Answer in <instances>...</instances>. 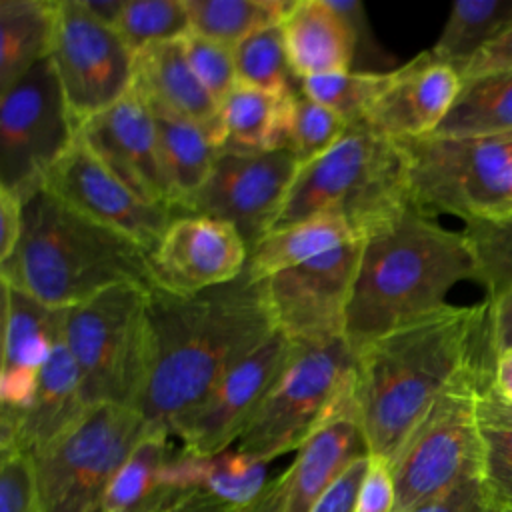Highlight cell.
Masks as SVG:
<instances>
[{
  "label": "cell",
  "mask_w": 512,
  "mask_h": 512,
  "mask_svg": "<svg viewBox=\"0 0 512 512\" xmlns=\"http://www.w3.org/2000/svg\"><path fill=\"white\" fill-rule=\"evenodd\" d=\"M484 380L486 362L480 350L402 444L390 462L396 490L394 512H408L480 476L478 396Z\"/></svg>",
  "instance_id": "cell-6"
},
{
  "label": "cell",
  "mask_w": 512,
  "mask_h": 512,
  "mask_svg": "<svg viewBox=\"0 0 512 512\" xmlns=\"http://www.w3.org/2000/svg\"><path fill=\"white\" fill-rule=\"evenodd\" d=\"M368 468V456L356 460L316 502L312 512H354L358 490Z\"/></svg>",
  "instance_id": "cell-45"
},
{
  "label": "cell",
  "mask_w": 512,
  "mask_h": 512,
  "mask_svg": "<svg viewBox=\"0 0 512 512\" xmlns=\"http://www.w3.org/2000/svg\"><path fill=\"white\" fill-rule=\"evenodd\" d=\"M508 70H512V26L500 38H496L492 44L480 50L462 70L460 78L464 82Z\"/></svg>",
  "instance_id": "cell-47"
},
{
  "label": "cell",
  "mask_w": 512,
  "mask_h": 512,
  "mask_svg": "<svg viewBox=\"0 0 512 512\" xmlns=\"http://www.w3.org/2000/svg\"><path fill=\"white\" fill-rule=\"evenodd\" d=\"M362 240H350L262 282L276 332L300 344L344 338Z\"/></svg>",
  "instance_id": "cell-13"
},
{
  "label": "cell",
  "mask_w": 512,
  "mask_h": 512,
  "mask_svg": "<svg viewBox=\"0 0 512 512\" xmlns=\"http://www.w3.org/2000/svg\"><path fill=\"white\" fill-rule=\"evenodd\" d=\"M298 342L274 332L264 344L230 368L198 408L172 430L182 450L210 456L238 442L258 406L290 362Z\"/></svg>",
  "instance_id": "cell-15"
},
{
  "label": "cell",
  "mask_w": 512,
  "mask_h": 512,
  "mask_svg": "<svg viewBox=\"0 0 512 512\" xmlns=\"http://www.w3.org/2000/svg\"><path fill=\"white\" fill-rule=\"evenodd\" d=\"M170 434L148 428L132 454L114 474L96 512H168L186 494L162 476L172 450Z\"/></svg>",
  "instance_id": "cell-27"
},
{
  "label": "cell",
  "mask_w": 512,
  "mask_h": 512,
  "mask_svg": "<svg viewBox=\"0 0 512 512\" xmlns=\"http://www.w3.org/2000/svg\"><path fill=\"white\" fill-rule=\"evenodd\" d=\"M464 236L476 260L478 282L486 298H494L512 286V214L492 222L464 226Z\"/></svg>",
  "instance_id": "cell-38"
},
{
  "label": "cell",
  "mask_w": 512,
  "mask_h": 512,
  "mask_svg": "<svg viewBox=\"0 0 512 512\" xmlns=\"http://www.w3.org/2000/svg\"><path fill=\"white\" fill-rule=\"evenodd\" d=\"M364 456L368 446L352 394L302 442L292 464L282 472L284 512H312L332 484Z\"/></svg>",
  "instance_id": "cell-21"
},
{
  "label": "cell",
  "mask_w": 512,
  "mask_h": 512,
  "mask_svg": "<svg viewBox=\"0 0 512 512\" xmlns=\"http://www.w3.org/2000/svg\"><path fill=\"white\" fill-rule=\"evenodd\" d=\"M350 240L360 238L354 236L342 216L330 212L316 214L264 236L250 250L246 272L252 280L260 282L282 270L322 256Z\"/></svg>",
  "instance_id": "cell-29"
},
{
  "label": "cell",
  "mask_w": 512,
  "mask_h": 512,
  "mask_svg": "<svg viewBox=\"0 0 512 512\" xmlns=\"http://www.w3.org/2000/svg\"><path fill=\"white\" fill-rule=\"evenodd\" d=\"M486 362L484 388L494 396L512 402V348L492 354Z\"/></svg>",
  "instance_id": "cell-49"
},
{
  "label": "cell",
  "mask_w": 512,
  "mask_h": 512,
  "mask_svg": "<svg viewBox=\"0 0 512 512\" xmlns=\"http://www.w3.org/2000/svg\"><path fill=\"white\" fill-rule=\"evenodd\" d=\"M148 288L120 284L64 310L62 334L88 406H136L148 368Z\"/></svg>",
  "instance_id": "cell-8"
},
{
  "label": "cell",
  "mask_w": 512,
  "mask_h": 512,
  "mask_svg": "<svg viewBox=\"0 0 512 512\" xmlns=\"http://www.w3.org/2000/svg\"><path fill=\"white\" fill-rule=\"evenodd\" d=\"M332 8L346 20L352 40H354V60L356 58H368L374 62H386V52L378 46L364 4L360 0H328Z\"/></svg>",
  "instance_id": "cell-44"
},
{
  "label": "cell",
  "mask_w": 512,
  "mask_h": 512,
  "mask_svg": "<svg viewBox=\"0 0 512 512\" xmlns=\"http://www.w3.org/2000/svg\"><path fill=\"white\" fill-rule=\"evenodd\" d=\"M0 280L54 310L114 286H152L148 252L72 210L46 186L24 200L22 234L0 264Z\"/></svg>",
  "instance_id": "cell-4"
},
{
  "label": "cell",
  "mask_w": 512,
  "mask_h": 512,
  "mask_svg": "<svg viewBox=\"0 0 512 512\" xmlns=\"http://www.w3.org/2000/svg\"><path fill=\"white\" fill-rule=\"evenodd\" d=\"M356 354L346 338L300 344L236 442L246 456L268 464L298 450L354 394Z\"/></svg>",
  "instance_id": "cell-10"
},
{
  "label": "cell",
  "mask_w": 512,
  "mask_h": 512,
  "mask_svg": "<svg viewBox=\"0 0 512 512\" xmlns=\"http://www.w3.org/2000/svg\"><path fill=\"white\" fill-rule=\"evenodd\" d=\"M50 62L80 126L120 102L132 88L134 52L94 18L82 0H58Z\"/></svg>",
  "instance_id": "cell-12"
},
{
  "label": "cell",
  "mask_w": 512,
  "mask_h": 512,
  "mask_svg": "<svg viewBox=\"0 0 512 512\" xmlns=\"http://www.w3.org/2000/svg\"><path fill=\"white\" fill-rule=\"evenodd\" d=\"M392 82V70H348L300 80V92L334 110L348 124H362Z\"/></svg>",
  "instance_id": "cell-35"
},
{
  "label": "cell",
  "mask_w": 512,
  "mask_h": 512,
  "mask_svg": "<svg viewBox=\"0 0 512 512\" xmlns=\"http://www.w3.org/2000/svg\"><path fill=\"white\" fill-rule=\"evenodd\" d=\"M154 118L160 168L172 210L178 216L186 212L188 204L204 188L222 152L212 130L206 126L174 118Z\"/></svg>",
  "instance_id": "cell-28"
},
{
  "label": "cell",
  "mask_w": 512,
  "mask_h": 512,
  "mask_svg": "<svg viewBox=\"0 0 512 512\" xmlns=\"http://www.w3.org/2000/svg\"><path fill=\"white\" fill-rule=\"evenodd\" d=\"M86 408L82 380L60 330L30 404L16 420L0 424V448L34 454L74 424Z\"/></svg>",
  "instance_id": "cell-23"
},
{
  "label": "cell",
  "mask_w": 512,
  "mask_h": 512,
  "mask_svg": "<svg viewBox=\"0 0 512 512\" xmlns=\"http://www.w3.org/2000/svg\"><path fill=\"white\" fill-rule=\"evenodd\" d=\"M486 300L420 316L356 354L354 404L368 456L394 460L446 386L482 350Z\"/></svg>",
  "instance_id": "cell-2"
},
{
  "label": "cell",
  "mask_w": 512,
  "mask_h": 512,
  "mask_svg": "<svg viewBox=\"0 0 512 512\" xmlns=\"http://www.w3.org/2000/svg\"><path fill=\"white\" fill-rule=\"evenodd\" d=\"M350 126L352 124L334 110L298 92L288 116L286 150H290L300 164H306L328 152Z\"/></svg>",
  "instance_id": "cell-37"
},
{
  "label": "cell",
  "mask_w": 512,
  "mask_h": 512,
  "mask_svg": "<svg viewBox=\"0 0 512 512\" xmlns=\"http://www.w3.org/2000/svg\"><path fill=\"white\" fill-rule=\"evenodd\" d=\"M162 476L182 492H208L238 508L254 502L268 484L266 464L238 448L210 456L188 454L180 448L166 460Z\"/></svg>",
  "instance_id": "cell-26"
},
{
  "label": "cell",
  "mask_w": 512,
  "mask_h": 512,
  "mask_svg": "<svg viewBox=\"0 0 512 512\" xmlns=\"http://www.w3.org/2000/svg\"><path fill=\"white\" fill-rule=\"evenodd\" d=\"M146 420L128 406L94 404L46 446L30 454L40 512H96L114 474L146 436Z\"/></svg>",
  "instance_id": "cell-9"
},
{
  "label": "cell",
  "mask_w": 512,
  "mask_h": 512,
  "mask_svg": "<svg viewBox=\"0 0 512 512\" xmlns=\"http://www.w3.org/2000/svg\"><path fill=\"white\" fill-rule=\"evenodd\" d=\"M276 332L262 282L236 280L194 296L148 288V368L134 410L172 436L218 380Z\"/></svg>",
  "instance_id": "cell-1"
},
{
  "label": "cell",
  "mask_w": 512,
  "mask_h": 512,
  "mask_svg": "<svg viewBox=\"0 0 512 512\" xmlns=\"http://www.w3.org/2000/svg\"><path fill=\"white\" fill-rule=\"evenodd\" d=\"M506 348H512V286L494 298H486V322L482 332L484 360Z\"/></svg>",
  "instance_id": "cell-43"
},
{
  "label": "cell",
  "mask_w": 512,
  "mask_h": 512,
  "mask_svg": "<svg viewBox=\"0 0 512 512\" xmlns=\"http://www.w3.org/2000/svg\"><path fill=\"white\" fill-rule=\"evenodd\" d=\"M62 324L64 310L48 308L2 282L0 424L16 420L30 404Z\"/></svg>",
  "instance_id": "cell-19"
},
{
  "label": "cell",
  "mask_w": 512,
  "mask_h": 512,
  "mask_svg": "<svg viewBox=\"0 0 512 512\" xmlns=\"http://www.w3.org/2000/svg\"><path fill=\"white\" fill-rule=\"evenodd\" d=\"M82 4L94 18H98L106 26L114 28L122 14L126 0H82Z\"/></svg>",
  "instance_id": "cell-53"
},
{
  "label": "cell",
  "mask_w": 512,
  "mask_h": 512,
  "mask_svg": "<svg viewBox=\"0 0 512 512\" xmlns=\"http://www.w3.org/2000/svg\"><path fill=\"white\" fill-rule=\"evenodd\" d=\"M398 142L410 202L420 212L458 216L466 224L512 214V142L434 134Z\"/></svg>",
  "instance_id": "cell-7"
},
{
  "label": "cell",
  "mask_w": 512,
  "mask_h": 512,
  "mask_svg": "<svg viewBox=\"0 0 512 512\" xmlns=\"http://www.w3.org/2000/svg\"><path fill=\"white\" fill-rule=\"evenodd\" d=\"M78 134L136 196L172 210L160 168L156 118L132 92L86 120Z\"/></svg>",
  "instance_id": "cell-18"
},
{
  "label": "cell",
  "mask_w": 512,
  "mask_h": 512,
  "mask_svg": "<svg viewBox=\"0 0 512 512\" xmlns=\"http://www.w3.org/2000/svg\"><path fill=\"white\" fill-rule=\"evenodd\" d=\"M462 88L460 74L420 52L392 70V82L362 124L390 140L424 138L438 130Z\"/></svg>",
  "instance_id": "cell-20"
},
{
  "label": "cell",
  "mask_w": 512,
  "mask_h": 512,
  "mask_svg": "<svg viewBox=\"0 0 512 512\" xmlns=\"http://www.w3.org/2000/svg\"><path fill=\"white\" fill-rule=\"evenodd\" d=\"M478 420L482 426L512 428V402H506L494 396L482 384V390L478 396Z\"/></svg>",
  "instance_id": "cell-50"
},
{
  "label": "cell",
  "mask_w": 512,
  "mask_h": 512,
  "mask_svg": "<svg viewBox=\"0 0 512 512\" xmlns=\"http://www.w3.org/2000/svg\"><path fill=\"white\" fill-rule=\"evenodd\" d=\"M240 512H284V480L282 474L268 480L262 494Z\"/></svg>",
  "instance_id": "cell-52"
},
{
  "label": "cell",
  "mask_w": 512,
  "mask_h": 512,
  "mask_svg": "<svg viewBox=\"0 0 512 512\" xmlns=\"http://www.w3.org/2000/svg\"><path fill=\"white\" fill-rule=\"evenodd\" d=\"M408 512H494L488 508L482 496L480 476L464 480L440 498L420 504Z\"/></svg>",
  "instance_id": "cell-46"
},
{
  "label": "cell",
  "mask_w": 512,
  "mask_h": 512,
  "mask_svg": "<svg viewBox=\"0 0 512 512\" xmlns=\"http://www.w3.org/2000/svg\"><path fill=\"white\" fill-rule=\"evenodd\" d=\"M24 200L0 186V264L6 262L22 234Z\"/></svg>",
  "instance_id": "cell-48"
},
{
  "label": "cell",
  "mask_w": 512,
  "mask_h": 512,
  "mask_svg": "<svg viewBox=\"0 0 512 512\" xmlns=\"http://www.w3.org/2000/svg\"><path fill=\"white\" fill-rule=\"evenodd\" d=\"M58 0H0V92L50 56Z\"/></svg>",
  "instance_id": "cell-30"
},
{
  "label": "cell",
  "mask_w": 512,
  "mask_h": 512,
  "mask_svg": "<svg viewBox=\"0 0 512 512\" xmlns=\"http://www.w3.org/2000/svg\"><path fill=\"white\" fill-rule=\"evenodd\" d=\"M248 256L246 240L230 222L178 214L148 254L152 286L194 296L236 280L246 270Z\"/></svg>",
  "instance_id": "cell-17"
},
{
  "label": "cell",
  "mask_w": 512,
  "mask_h": 512,
  "mask_svg": "<svg viewBox=\"0 0 512 512\" xmlns=\"http://www.w3.org/2000/svg\"><path fill=\"white\" fill-rule=\"evenodd\" d=\"M232 52L242 86L276 94L300 92V78L290 66L280 24L252 32L234 44Z\"/></svg>",
  "instance_id": "cell-34"
},
{
  "label": "cell",
  "mask_w": 512,
  "mask_h": 512,
  "mask_svg": "<svg viewBox=\"0 0 512 512\" xmlns=\"http://www.w3.org/2000/svg\"><path fill=\"white\" fill-rule=\"evenodd\" d=\"M434 136L512 142V70L464 80L452 110Z\"/></svg>",
  "instance_id": "cell-31"
},
{
  "label": "cell",
  "mask_w": 512,
  "mask_h": 512,
  "mask_svg": "<svg viewBox=\"0 0 512 512\" xmlns=\"http://www.w3.org/2000/svg\"><path fill=\"white\" fill-rule=\"evenodd\" d=\"M298 92L276 94L238 84L220 104L216 144L222 154L286 150V128Z\"/></svg>",
  "instance_id": "cell-25"
},
{
  "label": "cell",
  "mask_w": 512,
  "mask_h": 512,
  "mask_svg": "<svg viewBox=\"0 0 512 512\" xmlns=\"http://www.w3.org/2000/svg\"><path fill=\"white\" fill-rule=\"evenodd\" d=\"M130 92L154 116L206 126L216 138L220 104L194 74L182 38L152 42L134 52Z\"/></svg>",
  "instance_id": "cell-22"
},
{
  "label": "cell",
  "mask_w": 512,
  "mask_h": 512,
  "mask_svg": "<svg viewBox=\"0 0 512 512\" xmlns=\"http://www.w3.org/2000/svg\"><path fill=\"white\" fill-rule=\"evenodd\" d=\"M280 28L290 66L300 80L352 70V32L328 0H294Z\"/></svg>",
  "instance_id": "cell-24"
},
{
  "label": "cell",
  "mask_w": 512,
  "mask_h": 512,
  "mask_svg": "<svg viewBox=\"0 0 512 512\" xmlns=\"http://www.w3.org/2000/svg\"><path fill=\"white\" fill-rule=\"evenodd\" d=\"M480 486L494 512H512V428L482 426Z\"/></svg>",
  "instance_id": "cell-39"
},
{
  "label": "cell",
  "mask_w": 512,
  "mask_h": 512,
  "mask_svg": "<svg viewBox=\"0 0 512 512\" xmlns=\"http://www.w3.org/2000/svg\"><path fill=\"white\" fill-rule=\"evenodd\" d=\"M182 42L194 74L212 98L222 104V100L240 84L232 46L194 32H188Z\"/></svg>",
  "instance_id": "cell-40"
},
{
  "label": "cell",
  "mask_w": 512,
  "mask_h": 512,
  "mask_svg": "<svg viewBox=\"0 0 512 512\" xmlns=\"http://www.w3.org/2000/svg\"><path fill=\"white\" fill-rule=\"evenodd\" d=\"M76 138L78 124L46 58L0 92V186L26 200Z\"/></svg>",
  "instance_id": "cell-11"
},
{
  "label": "cell",
  "mask_w": 512,
  "mask_h": 512,
  "mask_svg": "<svg viewBox=\"0 0 512 512\" xmlns=\"http://www.w3.org/2000/svg\"><path fill=\"white\" fill-rule=\"evenodd\" d=\"M0 512H40L30 454L0 448Z\"/></svg>",
  "instance_id": "cell-41"
},
{
  "label": "cell",
  "mask_w": 512,
  "mask_h": 512,
  "mask_svg": "<svg viewBox=\"0 0 512 512\" xmlns=\"http://www.w3.org/2000/svg\"><path fill=\"white\" fill-rule=\"evenodd\" d=\"M298 168L300 162L290 150L220 154L208 182L184 214L230 222L252 250L272 232Z\"/></svg>",
  "instance_id": "cell-14"
},
{
  "label": "cell",
  "mask_w": 512,
  "mask_h": 512,
  "mask_svg": "<svg viewBox=\"0 0 512 512\" xmlns=\"http://www.w3.org/2000/svg\"><path fill=\"white\" fill-rule=\"evenodd\" d=\"M476 260L464 232L408 206L362 238L344 338L354 354L386 332L446 304Z\"/></svg>",
  "instance_id": "cell-3"
},
{
  "label": "cell",
  "mask_w": 512,
  "mask_h": 512,
  "mask_svg": "<svg viewBox=\"0 0 512 512\" xmlns=\"http://www.w3.org/2000/svg\"><path fill=\"white\" fill-rule=\"evenodd\" d=\"M190 32L234 46L252 32L280 24L294 0H184Z\"/></svg>",
  "instance_id": "cell-33"
},
{
  "label": "cell",
  "mask_w": 512,
  "mask_h": 512,
  "mask_svg": "<svg viewBox=\"0 0 512 512\" xmlns=\"http://www.w3.org/2000/svg\"><path fill=\"white\" fill-rule=\"evenodd\" d=\"M512 26V0H458L430 54L458 74Z\"/></svg>",
  "instance_id": "cell-32"
},
{
  "label": "cell",
  "mask_w": 512,
  "mask_h": 512,
  "mask_svg": "<svg viewBox=\"0 0 512 512\" xmlns=\"http://www.w3.org/2000/svg\"><path fill=\"white\" fill-rule=\"evenodd\" d=\"M394 506L396 490L390 462L378 456H368V468L358 490L354 512H394Z\"/></svg>",
  "instance_id": "cell-42"
},
{
  "label": "cell",
  "mask_w": 512,
  "mask_h": 512,
  "mask_svg": "<svg viewBox=\"0 0 512 512\" xmlns=\"http://www.w3.org/2000/svg\"><path fill=\"white\" fill-rule=\"evenodd\" d=\"M242 508L224 502L208 492L194 490L186 494L180 502H176L168 512H240Z\"/></svg>",
  "instance_id": "cell-51"
},
{
  "label": "cell",
  "mask_w": 512,
  "mask_h": 512,
  "mask_svg": "<svg viewBox=\"0 0 512 512\" xmlns=\"http://www.w3.org/2000/svg\"><path fill=\"white\" fill-rule=\"evenodd\" d=\"M412 206L406 156L366 124H352L322 156L300 164L272 230L316 214H338L356 238Z\"/></svg>",
  "instance_id": "cell-5"
},
{
  "label": "cell",
  "mask_w": 512,
  "mask_h": 512,
  "mask_svg": "<svg viewBox=\"0 0 512 512\" xmlns=\"http://www.w3.org/2000/svg\"><path fill=\"white\" fill-rule=\"evenodd\" d=\"M114 30L132 52H138L152 42L184 38L190 32L186 2L126 0Z\"/></svg>",
  "instance_id": "cell-36"
},
{
  "label": "cell",
  "mask_w": 512,
  "mask_h": 512,
  "mask_svg": "<svg viewBox=\"0 0 512 512\" xmlns=\"http://www.w3.org/2000/svg\"><path fill=\"white\" fill-rule=\"evenodd\" d=\"M44 186L78 214L130 238L148 254L176 216L136 196L104 166L80 134L48 172Z\"/></svg>",
  "instance_id": "cell-16"
}]
</instances>
